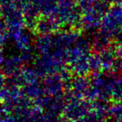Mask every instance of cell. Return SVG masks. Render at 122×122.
<instances>
[{
    "label": "cell",
    "mask_w": 122,
    "mask_h": 122,
    "mask_svg": "<svg viewBox=\"0 0 122 122\" xmlns=\"http://www.w3.org/2000/svg\"><path fill=\"white\" fill-rule=\"evenodd\" d=\"M121 71H122V58L117 56L116 59L114 61V63L112 65V68L110 73L118 75Z\"/></svg>",
    "instance_id": "277c9868"
},
{
    "label": "cell",
    "mask_w": 122,
    "mask_h": 122,
    "mask_svg": "<svg viewBox=\"0 0 122 122\" xmlns=\"http://www.w3.org/2000/svg\"><path fill=\"white\" fill-rule=\"evenodd\" d=\"M87 61L90 66V70L93 73H99L102 71V66L100 56L97 55V54L92 55L87 59Z\"/></svg>",
    "instance_id": "3957f363"
},
{
    "label": "cell",
    "mask_w": 122,
    "mask_h": 122,
    "mask_svg": "<svg viewBox=\"0 0 122 122\" xmlns=\"http://www.w3.org/2000/svg\"><path fill=\"white\" fill-rule=\"evenodd\" d=\"M114 55H116V53H114L112 51L110 50H105L101 53L100 58H101L103 73H107L111 72L114 61L117 57Z\"/></svg>",
    "instance_id": "7a4b0ae2"
},
{
    "label": "cell",
    "mask_w": 122,
    "mask_h": 122,
    "mask_svg": "<svg viewBox=\"0 0 122 122\" xmlns=\"http://www.w3.org/2000/svg\"><path fill=\"white\" fill-rule=\"evenodd\" d=\"M118 78H119V80L122 82V71L118 74Z\"/></svg>",
    "instance_id": "52a82bcc"
},
{
    "label": "cell",
    "mask_w": 122,
    "mask_h": 122,
    "mask_svg": "<svg viewBox=\"0 0 122 122\" xmlns=\"http://www.w3.org/2000/svg\"><path fill=\"white\" fill-rule=\"evenodd\" d=\"M115 53L117 57H120V58H122V46H119L117 49L115 50Z\"/></svg>",
    "instance_id": "8992f818"
},
{
    "label": "cell",
    "mask_w": 122,
    "mask_h": 122,
    "mask_svg": "<svg viewBox=\"0 0 122 122\" xmlns=\"http://www.w3.org/2000/svg\"><path fill=\"white\" fill-rule=\"evenodd\" d=\"M60 0H32L33 5L43 16H51L56 12Z\"/></svg>",
    "instance_id": "6da1fadb"
},
{
    "label": "cell",
    "mask_w": 122,
    "mask_h": 122,
    "mask_svg": "<svg viewBox=\"0 0 122 122\" xmlns=\"http://www.w3.org/2000/svg\"><path fill=\"white\" fill-rule=\"evenodd\" d=\"M7 29H8V26L5 20L4 19L2 20V18H0V34H5Z\"/></svg>",
    "instance_id": "5b68a950"
}]
</instances>
